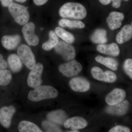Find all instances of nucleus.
<instances>
[{
  "mask_svg": "<svg viewBox=\"0 0 132 132\" xmlns=\"http://www.w3.org/2000/svg\"><path fill=\"white\" fill-rule=\"evenodd\" d=\"M12 78V75L9 70L5 69L0 71V86L9 85Z\"/></svg>",
  "mask_w": 132,
  "mask_h": 132,
  "instance_id": "27",
  "label": "nucleus"
},
{
  "mask_svg": "<svg viewBox=\"0 0 132 132\" xmlns=\"http://www.w3.org/2000/svg\"><path fill=\"white\" fill-rule=\"evenodd\" d=\"M87 125L86 120L80 117H74L67 119L64 123V127L67 128H71L73 130L83 129L86 127Z\"/></svg>",
  "mask_w": 132,
  "mask_h": 132,
  "instance_id": "15",
  "label": "nucleus"
},
{
  "mask_svg": "<svg viewBox=\"0 0 132 132\" xmlns=\"http://www.w3.org/2000/svg\"><path fill=\"white\" fill-rule=\"evenodd\" d=\"M91 73L95 79L100 81L113 83L117 80V76L114 72L110 71L104 72L98 67H93L91 69Z\"/></svg>",
  "mask_w": 132,
  "mask_h": 132,
  "instance_id": "7",
  "label": "nucleus"
},
{
  "mask_svg": "<svg viewBox=\"0 0 132 132\" xmlns=\"http://www.w3.org/2000/svg\"><path fill=\"white\" fill-rule=\"evenodd\" d=\"M8 63L10 69L14 72H20L22 68L21 60L16 54L10 55L8 58Z\"/></svg>",
  "mask_w": 132,
  "mask_h": 132,
  "instance_id": "22",
  "label": "nucleus"
},
{
  "mask_svg": "<svg viewBox=\"0 0 132 132\" xmlns=\"http://www.w3.org/2000/svg\"><path fill=\"white\" fill-rule=\"evenodd\" d=\"M17 2L20 3H24L26 2L27 0H15Z\"/></svg>",
  "mask_w": 132,
  "mask_h": 132,
  "instance_id": "36",
  "label": "nucleus"
},
{
  "mask_svg": "<svg viewBox=\"0 0 132 132\" xmlns=\"http://www.w3.org/2000/svg\"><path fill=\"white\" fill-rule=\"evenodd\" d=\"M92 42L97 44H104L108 41L107 31L103 29H98L92 34L90 37Z\"/></svg>",
  "mask_w": 132,
  "mask_h": 132,
  "instance_id": "20",
  "label": "nucleus"
},
{
  "mask_svg": "<svg viewBox=\"0 0 132 132\" xmlns=\"http://www.w3.org/2000/svg\"><path fill=\"white\" fill-rule=\"evenodd\" d=\"M47 119L53 123L60 125L64 124L68 118V116L64 111L57 110L53 111L48 114Z\"/></svg>",
  "mask_w": 132,
  "mask_h": 132,
  "instance_id": "19",
  "label": "nucleus"
},
{
  "mask_svg": "<svg viewBox=\"0 0 132 132\" xmlns=\"http://www.w3.org/2000/svg\"><path fill=\"white\" fill-rule=\"evenodd\" d=\"M69 85L72 90L78 92H87L90 87V82L85 78L80 77L71 79Z\"/></svg>",
  "mask_w": 132,
  "mask_h": 132,
  "instance_id": "10",
  "label": "nucleus"
},
{
  "mask_svg": "<svg viewBox=\"0 0 132 132\" xmlns=\"http://www.w3.org/2000/svg\"><path fill=\"white\" fill-rule=\"evenodd\" d=\"M82 69V65L75 60L61 64L59 67L60 72L67 78L76 76L80 73Z\"/></svg>",
  "mask_w": 132,
  "mask_h": 132,
  "instance_id": "5",
  "label": "nucleus"
},
{
  "mask_svg": "<svg viewBox=\"0 0 132 132\" xmlns=\"http://www.w3.org/2000/svg\"><path fill=\"white\" fill-rule=\"evenodd\" d=\"M59 94L58 91L51 86H39L29 92V99L32 101L37 102L43 100L56 98Z\"/></svg>",
  "mask_w": 132,
  "mask_h": 132,
  "instance_id": "2",
  "label": "nucleus"
},
{
  "mask_svg": "<svg viewBox=\"0 0 132 132\" xmlns=\"http://www.w3.org/2000/svg\"><path fill=\"white\" fill-rule=\"evenodd\" d=\"M2 5L5 7H8L13 2V0H0Z\"/></svg>",
  "mask_w": 132,
  "mask_h": 132,
  "instance_id": "33",
  "label": "nucleus"
},
{
  "mask_svg": "<svg viewBox=\"0 0 132 132\" xmlns=\"http://www.w3.org/2000/svg\"><path fill=\"white\" fill-rule=\"evenodd\" d=\"M59 42V39L57 35L53 31H51L49 33V39L43 44V49L46 51H50L54 48Z\"/></svg>",
  "mask_w": 132,
  "mask_h": 132,
  "instance_id": "24",
  "label": "nucleus"
},
{
  "mask_svg": "<svg viewBox=\"0 0 132 132\" xmlns=\"http://www.w3.org/2000/svg\"><path fill=\"white\" fill-rule=\"evenodd\" d=\"M9 10L16 23L24 25L28 22L29 14L28 8L23 5L12 2L8 6Z\"/></svg>",
  "mask_w": 132,
  "mask_h": 132,
  "instance_id": "3",
  "label": "nucleus"
},
{
  "mask_svg": "<svg viewBox=\"0 0 132 132\" xmlns=\"http://www.w3.org/2000/svg\"><path fill=\"white\" fill-rule=\"evenodd\" d=\"M18 129L21 132H42L37 125L29 121H23L19 123Z\"/></svg>",
  "mask_w": 132,
  "mask_h": 132,
  "instance_id": "23",
  "label": "nucleus"
},
{
  "mask_svg": "<svg viewBox=\"0 0 132 132\" xmlns=\"http://www.w3.org/2000/svg\"><path fill=\"white\" fill-rule=\"evenodd\" d=\"M35 25L30 22L24 25L22 28V32L25 40L28 45L36 46L39 43V38L35 32Z\"/></svg>",
  "mask_w": 132,
  "mask_h": 132,
  "instance_id": "9",
  "label": "nucleus"
},
{
  "mask_svg": "<svg viewBox=\"0 0 132 132\" xmlns=\"http://www.w3.org/2000/svg\"><path fill=\"white\" fill-rule=\"evenodd\" d=\"M99 1L102 5H108L111 2V0H99Z\"/></svg>",
  "mask_w": 132,
  "mask_h": 132,
  "instance_id": "35",
  "label": "nucleus"
},
{
  "mask_svg": "<svg viewBox=\"0 0 132 132\" xmlns=\"http://www.w3.org/2000/svg\"><path fill=\"white\" fill-rule=\"evenodd\" d=\"M122 1H128L129 0H111V2H112V6L115 8H118L120 6Z\"/></svg>",
  "mask_w": 132,
  "mask_h": 132,
  "instance_id": "32",
  "label": "nucleus"
},
{
  "mask_svg": "<svg viewBox=\"0 0 132 132\" xmlns=\"http://www.w3.org/2000/svg\"><path fill=\"white\" fill-rule=\"evenodd\" d=\"M59 25L63 27H68L70 28H84L85 25L80 21H71L67 19H62L59 21Z\"/></svg>",
  "mask_w": 132,
  "mask_h": 132,
  "instance_id": "26",
  "label": "nucleus"
},
{
  "mask_svg": "<svg viewBox=\"0 0 132 132\" xmlns=\"http://www.w3.org/2000/svg\"><path fill=\"white\" fill-rule=\"evenodd\" d=\"M124 19L125 16L123 13L116 12H111L106 19L109 27L112 30L119 28Z\"/></svg>",
  "mask_w": 132,
  "mask_h": 132,
  "instance_id": "14",
  "label": "nucleus"
},
{
  "mask_svg": "<svg viewBox=\"0 0 132 132\" xmlns=\"http://www.w3.org/2000/svg\"><path fill=\"white\" fill-rule=\"evenodd\" d=\"M131 131L130 128L124 126H116L109 131V132H130Z\"/></svg>",
  "mask_w": 132,
  "mask_h": 132,
  "instance_id": "30",
  "label": "nucleus"
},
{
  "mask_svg": "<svg viewBox=\"0 0 132 132\" xmlns=\"http://www.w3.org/2000/svg\"><path fill=\"white\" fill-rule=\"evenodd\" d=\"M17 54L22 62L29 69L32 70L36 65L35 57L29 47L26 45L20 46L17 49Z\"/></svg>",
  "mask_w": 132,
  "mask_h": 132,
  "instance_id": "4",
  "label": "nucleus"
},
{
  "mask_svg": "<svg viewBox=\"0 0 132 132\" xmlns=\"http://www.w3.org/2000/svg\"><path fill=\"white\" fill-rule=\"evenodd\" d=\"M96 61L100 64L105 66L107 67L114 71L118 70L119 64L118 61L111 57H104L101 55H98L95 57Z\"/></svg>",
  "mask_w": 132,
  "mask_h": 132,
  "instance_id": "21",
  "label": "nucleus"
},
{
  "mask_svg": "<svg viewBox=\"0 0 132 132\" xmlns=\"http://www.w3.org/2000/svg\"><path fill=\"white\" fill-rule=\"evenodd\" d=\"M15 112L14 107L4 106L0 109V123L5 128L10 126L13 116Z\"/></svg>",
  "mask_w": 132,
  "mask_h": 132,
  "instance_id": "11",
  "label": "nucleus"
},
{
  "mask_svg": "<svg viewBox=\"0 0 132 132\" xmlns=\"http://www.w3.org/2000/svg\"><path fill=\"white\" fill-rule=\"evenodd\" d=\"M123 68L126 74L132 79V60L131 59H127L125 61L123 65Z\"/></svg>",
  "mask_w": 132,
  "mask_h": 132,
  "instance_id": "29",
  "label": "nucleus"
},
{
  "mask_svg": "<svg viewBox=\"0 0 132 132\" xmlns=\"http://www.w3.org/2000/svg\"><path fill=\"white\" fill-rule=\"evenodd\" d=\"M21 38L18 35H5L2 39V44L6 49L13 50L16 48L20 43Z\"/></svg>",
  "mask_w": 132,
  "mask_h": 132,
  "instance_id": "16",
  "label": "nucleus"
},
{
  "mask_svg": "<svg viewBox=\"0 0 132 132\" xmlns=\"http://www.w3.org/2000/svg\"><path fill=\"white\" fill-rule=\"evenodd\" d=\"M42 126L46 132H62L60 128L53 122L48 121H43Z\"/></svg>",
  "mask_w": 132,
  "mask_h": 132,
  "instance_id": "28",
  "label": "nucleus"
},
{
  "mask_svg": "<svg viewBox=\"0 0 132 132\" xmlns=\"http://www.w3.org/2000/svg\"><path fill=\"white\" fill-rule=\"evenodd\" d=\"M60 16L64 18L82 20L87 16V12L85 7L78 3H65L59 10Z\"/></svg>",
  "mask_w": 132,
  "mask_h": 132,
  "instance_id": "1",
  "label": "nucleus"
},
{
  "mask_svg": "<svg viewBox=\"0 0 132 132\" xmlns=\"http://www.w3.org/2000/svg\"><path fill=\"white\" fill-rule=\"evenodd\" d=\"M132 37V25H125L118 33L116 40L119 44H123L130 40Z\"/></svg>",
  "mask_w": 132,
  "mask_h": 132,
  "instance_id": "18",
  "label": "nucleus"
},
{
  "mask_svg": "<svg viewBox=\"0 0 132 132\" xmlns=\"http://www.w3.org/2000/svg\"><path fill=\"white\" fill-rule=\"evenodd\" d=\"M130 103L127 100L123 101L120 103L113 105L107 107L105 111L107 113L112 115L123 116L128 111Z\"/></svg>",
  "mask_w": 132,
  "mask_h": 132,
  "instance_id": "12",
  "label": "nucleus"
},
{
  "mask_svg": "<svg viewBox=\"0 0 132 132\" xmlns=\"http://www.w3.org/2000/svg\"><path fill=\"white\" fill-rule=\"evenodd\" d=\"M97 50L101 53L114 57L118 56L120 53L119 46L114 43L109 45L100 44L97 46Z\"/></svg>",
  "mask_w": 132,
  "mask_h": 132,
  "instance_id": "17",
  "label": "nucleus"
},
{
  "mask_svg": "<svg viewBox=\"0 0 132 132\" xmlns=\"http://www.w3.org/2000/svg\"><path fill=\"white\" fill-rule=\"evenodd\" d=\"M7 67L6 61L3 59L2 55L0 54V71L6 69Z\"/></svg>",
  "mask_w": 132,
  "mask_h": 132,
  "instance_id": "31",
  "label": "nucleus"
},
{
  "mask_svg": "<svg viewBox=\"0 0 132 132\" xmlns=\"http://www.w3.org/2000/svg\"><path fill=\"white\" fill-rule=\"evenodd\" d=\"M55 52L61 55L64 60L67 61L72 60L75 58V50L69 43L61 41L55 47Z\"/></svg>",
  "mask_w": 132,
  "mask_h": 132,
  "instance_id": "6",
  "label": "nucleus"
},
{
  "mask_svg": "<svg viewBox=\"0 0 132 132\" xmlns=\"http://www.w3.org/2000/svg\"><path fill=\"white\" fill-rule=\"evenodd\" d=\"M55 32L56 34L60 38L69 44L73 43L75 41V38L72 34L66 31L61 27H56Z\"/></svg>",
  "mask_w": 132,
  "mask_h": 132,
  "instance_id": "25",
  "label": "nucleus"
},
{
  "mask_svg": "<svg viewBox=\"0 0 132 132\" xmlns=\"http://www.w3.org/2000/svg\"><path fill=\"white\" fill-rule=\"evenodd\" d=\"M126 92L123 89L116 88L110 92L105 98V101L109 105H113L124 100L126 98Z\"/></svg>",
  "mask_w": 132,
  "mask_h": 132,
  "instance_id": "13",
  "label": "nucleus"
},
{
  "mask_svg": "<svg viewBox=\"0 0 132 132\" xmlns=\"http://www.w3.org/2000/svg\"><path fill=\"white\" fill-rule=\"evenodd\" d=\"M43 67L42 64L38 63L32 69L28 78V85L30 87L35 88L40 86L42 83V75Z\"/></svg>",
  "mask_w": 132,
  "mask_h": 132,
  "instance_id": "8",
  "label": "nucleus"
},
{
  "mask_svg": "<svg viewBox=\"0 0 132 132\" xmlns=\"http://www.w3.org/2000/svg\"><path fill=\"white\" fill-rule=\"evenodd\" d=\"M48 1V0H33L35 4L38 6L44 5Z\"/></svg>",
  "mask_w": 132,
  "mask_h": 132,
  "instance_id": "34",
  "label": "nucleus"
}]
</instances>
